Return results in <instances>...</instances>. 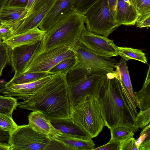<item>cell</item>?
Returning a JSON list of instances; mask_svg holds the SVG:
<instances>
[{
  "mask_svg": "<svg viewBox=\"0 0 150 150\" xmlns=\"http://www.w3.org/2000/svg\"><path fill=\"white\" fill-rule=\"evenodd\" d=\"M65 74L53 77L28 99L18 102L19 108L38 111L49 120L70 117L71 106Z\"/></svg>",
  "mask_w": 150,
  "mask_h": 150,
  "instance_id": "6da1fadb",
  "label": "cell"
},
{
  "mask_svg": "<svg viewBox=\"0 0 150 150\" xmlns=\"http://www.w3.org/2000/svg\"><path fill=\"white\" fill-rule=\"evenodd\" d=\"M106 75L107 79L97 98L100 113L105 126L110 129L123 124H133L119 81L112 73Z\"/></svg>",
  "mask_w": 150,
  "mask_h": 150,
  "instance_id": "7a4b0ae2",
  "label": "cell"
},
{
  "mask_svg": "<svg viewBox=\"0 0 150 150\" xmlns=\"http://www.w3.org/2000/svg\"><path fill=\"white\" fill-rule=\"evenodd\" d=\"M85 23L84 14L73 10L70 11L45 33L38 52L71 47L79 41L86 28Z\"/></svg>",
  "mask_w": 150,
  "mask_h": 150,
  "instance_id": "3957f363",
  "label": "cell"
},
{
  "mask_svg": "<svg viewBox=\"0 0 150 150\" xmlns=\"http://www.w3.org/2000/svg\"><path fill=\"white\" fill-rule=\"evenodd\" d=\"M97 98L91 94H87L76 104L71 106V118L91 138L97 137L105 126Z\"/></svg>",
  "mask_w": 150,
  "mask_h": 150,
  "instance_id": "277c9868",
  "label": "cell"
},
{
  "mask_svg": "<svg viewBox=\"0 0 150 150\" xmlns=\"http://www.w3.org/2000/svg\"><path fill=\"white\" fill-rule=\"evenodd\" d=\"M86 29L108 38L120 25L115 21L107 0H98L85 13Z\"/></svg>",
  "mask_w": 150,
  "mask_h": 150,
  "instance_id": "5b68a950",
  "label": "cell"
},
{
  "mask_svg": "<svg viewBox=\"0 0 150 150\" xmlns=\"http://www.w3.org/2000/svg\"><path fill=\"white\" fill-rule=\"evenodd\" d=\"M9 135L11 150H46L50 140V137L28 124L18 126Z\"/></svg>",
  "mask_w": 150,
  "mask_h": 150,
  "instance_id": "8992f818",
  "label": "cell"
},
{
  "mask_svg": "<svg viewBox=\"0 0 150 150\" xmlns=\"http://www.w3.org/2000/svg\"><path fill=\"white\" fill-rule=\"evenodd\" d=\"M76 56L73 52L67 47H57L42 52L38 50L28 61L22 73L48 72L61 61Z\"/></svg>",
  "mask_w": 150,
  "mask_h": 150,
  "instance_id": "52a82bcc",
  "label": "cell"
},
{
  "mask_svg": "<svg viewBox=\"0 0 150 150\" xmlns=\"http://www.w3.org/2000/svg\"><path fill=\"white\" fill-rule=\"evenodd\" d=\"M75 53L79 63L90 70L91 74L107 75L114 70L115 60L98 55L79 41L69 47Z\"/></svg>",
  "mask_w": 150,
  "mask_h": 150,
  "instance_id": "ba28073f",
  "label": "cell"
},
{
  "mask_svg": "<svg viewBox=\"0 0 150 150\" xmlns=\"http://www.w3.org/2000/svg\"><path fill=\"white\" fill-rule=\"evenodd\" d=\"M127 62L122 58L116 64V70L112 73L120 84L122 96L134 122L138 113L137 107L139 108L140 106L134 93Z\"/></svg>",
  "mask_w": 150,
  "mask_h": 150,
  "instance_id": "9c48e42d",
  "label": "cell"
},
{
  "mask_svg": "<svg viewBox=\"0 0 150 150\" xmlns=\"http://www.w3.org/2000/svg\"><path fill=\"white\" fill-rule=\"evenodd\" d=\"M107 78L105 74H91L74 85L68 86L70 106L76 104L81 98L87 94H91L98 97Z\"/></svg>",
  "mask_w": 150,
  "mask_h": 150,
  "instance_id": "30bf717a",
  "label": "cell"
},
{
  "mask_svg": "<svg viewBox=\"0 0 150 150\" xmlns=\"http://www.w3.org/2000/svg\"><path fill=\"white\" fill-rule=\"evenodd\" d=\"M56 0H35L26 17L12 26L13 35L38 27Z\"/></svg>",
  "mask_w": 150,
  "mask_h": 150,
  "instance_id": "8fae6325",
  "label": "cell"
},
{
  "mask_svg": "<svg viewBox=\"0 0 150 150\" xmlns=\"http://www.w3.org/2000/svg\"><path fill=\"white\" fill-rule=\"evenodd\" d=\"M79 41L85 47L100 56L110 58L118 55L117 46L113 40L84 29Z\"/></svg>",
  "mask_w": 150,
  "mask_h": 150,
  "instance_id": "7c38bea8",
  "label": "cell"
},
{
  "mask_svg": "<svg viewBox=\"0 0 150 150\" xmlns=\"http://www.w3.org/2000/svg\"><path fill=\"white\" fill-rule=\"evenodd\" d=\"M50 75L35 81L21 84L6 86L0 84V93L6 96H16L24 100L29 98L54 76Z\"/></svg>",
  "mask_w": 150,
  "mask_h": 150,
  "instance_id": "4fadbf2b",
  "label": "cell"
},
{
  "mask_svg": "<svg viewBox=\"0 0 150 150\" xmlns=\"http://www.w3.org/2000/svg\"><path fill=\"white\" fill-rule=\"evenodd\" d=\"M41 41L36 43L9 47L10 65L14 71V75L22 74L33 54L39 49Z\"/></svg>",
  "mask_w": 150,
  "mask_h": 150,
  "instance_id": "5bb4252c",
  "label": "cell"
},
{
  "mask_svg": "<svg viewBox=\"0 0 150 150\" xmlns=\"http://www.w3.org/2000/svg\"><path fill=\"white\" fill-rule=\"evenodd\" d=\"M73 0H56L38 27L45 33L72 10Z\"/></svg>",
  "mask_w": 150,
  "mask_h": 150,
  "instance_id": "9a60e30c",
  "label": "cell"
},
{
  "mask_svg": "<svg viewBox=\"0 0 150 150\" xmlns=\"http://www.w3.org/2000/svg\"><path fill=\"white\" fill-rule=\"evenodd\" d=\"M138 16L133 0H117L115 19L119 25H134Z\"/></svg>",
  "mask_w": 150,
  "mask_h": 150,
  "instance_id": "2e32d148",
  "label": "cell"
},
{
  "mask_svg": "<svg viewBox=\"0 0 150 150\" xmlns=\"http://www.w3.org/2000/svg\"><path fill=\"white\" fill-rule=\"evenodd\" d=\"M45 33L37 27L25 33L14 35L8 39L2 42L10 48L34 44L41 41Z\"/></svg>",
  "mask_w": 150,
  "mask_h": 150,
  "instance_id": "e0dca14e",
  "label": "cell"
},
{
  "mask_svg": "<svg viewBox=\"0 0 150 150\" xmlns=\"http://www.w3.org/2000/svg\"><path fill=\"white\" fill-rule=\"evenodd\" d=\"M50 120L55 128L62 133L80 139H92L86 132L75 124L70 117Z\"/></svg>",
  "mask_w": 150,
  "mask_h": 150,
  "instance_id": "ac0fdd59",
  "label": "cell"
},
{
  "mask_svg": "<svg viewBox=\"0 0 150 150\" xmlns=\"http://www.w3.org/2000/svg\"><path fill=\"white\" fill-rule=\"evenodd\" d=\"M28 117V125L39 132L52 137L58 131L52 125L50 120L39 111H33Z\"/></svg>",
  "mask_w": 150,
  "mask_h": 150,
  "instance_id": "d6986e66",
  "label": "cell"
},
{
  "mask_svg": "<svg viewBox=\"0 0 150 150\" xmlns=\"http://www.w3.org/2000/svg\"><path fill=\"white\" fill-rule=\"evenodd\" d=\"M29 11L26 7L6 4L0 14L1 23L8 24L12 27L21 21L26 17Z\"/></svg>",
  "mask_w": 150,
  "mask_h": 150,
  "instance_id": "ffe728a7",
  "label": "cell"
},
{
  "mask_svg": "<svg viewBox=\"0 0 150 150\" xmlns=\"http://www.w3.org/2000/svg\"><path fill=\"white\" fill-rule=\"evenodd\" d=\"M51 138L62 142L71 150H90L95 148V144L92 139L79 138L66 135L59 131Z\"/></svg>",
  "mask_w": 150,
  "mask_h": 150,
  "instance_id": "44dd1931",
  "label": "cell"
},
{
  "mask_svg": "<svg viewBox=\"0 0 150 150\" xmlns=\"http://www.w3.org/2000/svg\"><path fill=\"white\" fill-rule=\"evenodd\" d=\"M139 128L132 123L123 124L111 128L110 140L121 142L133 136Z\"/></svg>",
  "mask_w": 150,
  "mask_h": 150,
  "instance_id": "7402d4cb",
  "label": "cell"
},
{
  "mask_svg": "<svg viewBox=\"0 0 150 150\" xmlns=\"http://www.w3.org/2000/svg\"><path fill=\"white\" fill-rule=\"evenodd\" d=\"M150 65H149L145 82L141 89L134 92L140 106V110L150 108Z\"/></svg>",
  "mask_w": 150,
  "mask_h": 150,
  "instance_id": "603a6c76",
  "label": "cell"
},
{
  "mask_svg": "<svg viewBox=\"0 0 150 150\" xmlns=\"http://www.w3.org/2000/svg\"><path fill=\"white\" fill-rule=\"evenodd\" d=\"M49 72H34L22 73L14 75L8 82L3 83L6 86L21 84L33 82L48 76Z\"/></svg>",
  "mask_w": 150,
  "mask_h": 150,
  "instance_id": "cb8c5ba5",
  "label": "cell"
},
{
  "mask_svg": "<svg viewBox=\"0 0 150 150\" xmlns=\"http://www.w3.org/2000/svg\"><path fill=\"white\" fill-rule=\"evenodd\" d=\"M91 74L89 69L79 63L65 74L68 86L74 85Z\"/></svg>",
  "mask_w": 150,
  "mask_h": 150,
  "instance_id": "d4e9b609",
  "label": "cell"
},
{
  "mask_svg": "<svg viewBox=\"0 0 150 150\" xmlns=\"http://www.w3.org/2000/svg\"><path fill=\"white\" fill-rule=\"evenodd\" d=\"M118 55L120 56L126 62L130 59H134L144 64H147L146 54L138 49L127 47H117Z\"/></svg>",
  "mask_w": 150,
  "mask_h": 150,
  "instance_id": "484cf974",
  "label": "cell"
},
{
  "mask_svg": "<svg viewBox=\"0 0 150 150\" xmlns=\"http://www.w3.org/2000/svg\"><path fill=\"white\" fill-rule=\"evenodd\" d=\"M79 63L76 56L65 59L55 66L48 72L51 75L66 74Z\"/></svg>",
  "mask_w": 150,
  "mask_h": 150,
  "instance_id": "4316f807",
  "label": "cell"
},
{
  "mask_svg": "<svg viewBox=\"0 0 150 150\" xmlns=\"http://www.w3.org/2000/svg\"><path fill=\"white\" fill-rule=\"evenodd\" d=\"M17 100L11 96H3L0 94V113L12 115L17 107Z\"/></svg>",
  "mask_w": 150,
  "mask_h": 150,
  "instance_id": "83f0119b",
  "label": "cell"
},
{
  "mask_svg": "<svg viewBox=\"0 0 150 150\" xmlns=\"http://www.w3.org/2000/svg\"><path fill=\"white\" fill-rule=\"evenodd\" d=\"M18 125L13 120L12 115L0 113V127L9 133L13 132Z\"/></svg>",
  "mask_w": 150,
  "mask_h": 150,
  "instance_id": "f1b7e54d",
  "label": "cell"
},
{
  "mask_svg": "<svg viewBox=\"0 0 150 150\" xmlns=\"http://www.w3.org/2000/svg\"><path fill=\"white\" fill-rule=\"evenodd\" d=\"M98 0H73L72 10L84 14Z\"/></svg>",
  "mask_w": 150,
  "mask_h": 150,
  "instance_id": "f546056e",
  "label": "cell"
},
{
  "mask_svg": "<svg viewBox=\"0 0 150 150\" xmlns=\"http://www.w3.org/2000/svg\"><path fill=\"white\" fill-rule=\"evenodd\" d=\"M150 122V108L140 110L135 117L134 124L139 128L143 129Z\"/></svg>",
  "mask_w": 150,
  "mask_h": 150,
  "instance_id": "4dcf8cb0",
  "label": "cell"
},
{
  "mask_svg": "<svg viewBox=\"0 0 150 150\" xmlns=\"http://www.w3.org/2000/svg\"><path fill=\"white\" fill-rule=\"evenodd\" d=\"M9 49V47L5 43L3 42L0 43V77L6 65H10Z\"/></svg>",
  "mask_w": 150,
  "mask_h": 150,
  "instance_id": "1f68e13d",
  "label": "cell"
},
{
  "mask_svg": "<svg viewBox=\"0 0 150 150\" xmlns=\"http://www.w3.org/2000/svg\"><path fill=\"white\" fill-rule=\"evenodd\" d=\"M139 15L150 13V0H133Z\"/></svg>",
  "mask_w": 150,
  "mask_h": 150,
  "instance_id": "d6a6232c",
  "label": "cell"
},
{
  "mask_svg": "<svg viewBox=\"0 0 150 150\" xmlns=\"http://www.w3.org/2000/svg\"><path fill=\"white\" fill-rule=\"evenodd\" d=\"M13 35L12 27L8 24L1 23L0 24V38L3 41L7 40Z\"/></svg>",
  "mask_w": 150,
  "mask_h": 150,
  "instance_id": "836d02e7",
  "label": "cell"
},
{
  "mask_svg": "<svg viewBox=\"0 0 150 150\" xmlns=\"http://www.w3.org/2000/svg\"><path fill=\"white\" fill-rule=\"evenodd\" d=\"M133 136L120 142L119 150H139Z\"/></svg>",
  "mask_w": 150,
  "mask_h": 150,
  "instance_id": "e575fe53",
  "label": "cell"
},
{
  "mask_svg": "<svg viewBox=\"0 0 150 150\" xmlns=\"http://www.w3.org/2000/svg\"><path fill=\"white\" fill-rule=\"evenodd\" d=\"M136 27L139 28L150 26V13L139 15L136 21Z\"/></svg>",
  "mask_w": 150,
  "mask_h": 150,
  "instance_id": "d590c367",
  "label": "cell"
},
{
  "mask_svg": "<svg viewBox=\"0 0 150 150\" xmlns=\"http://www.w3.org/2000/svg\"><path fill=\"white\" fill-rule=\"evenodd\" d=\"M50 140L47 150H69L71 149L62 142L50 137Z\"/></svg>",
  "mask_w": 150,
  "mask_h": 150,
  "instance_id": "8d00e7d4",
  "label": "cell"
},
{
  "mask_svg": "<svg viewBox=\"0 0 150 150\" xmlns=\"http://www.w3.org/2000/svg\"><path fill=\"white\" fill-rule=\"evenodd\" d=\"M150 138V124L147 125L143 128L140 134L139 137L135 139V143L139 149L142 143L145 140Z\"/></svg>",
  "mask_w": 150,
  "mask_h": 150,
  "instance_id": "74e56055",
  "label": "cell"
},
{
  "mask_svg": "<svg viewBox=\"0 0 150 150\" xmlns=\"http://www.w3.org/2000/svg\"><path fill=\"white\" fill-rule=\"evenodd\" d=\"M120 142L110 140L106 144L95 148L93 150H119Z\"/></svg>",
  "mask_w": 150,
  "mask_h": 150,
  "instance_id": "f35d334b",
  "label": "cell"
},
{
  "mask_svg": "<svg viewBox=\"0 0 150 150\" xmlns=\"http://www.w3.org/2000/svg\"><path fill=\"white\" fill-rule=\"evenodd\" d=\"M29 0H9L6 5L21 7H26Z\"/></svg>",
  "mask_w": 150,
  "mask_h": 150,
  "instance_id": "ab89813d",
  "label": "cell"
},
{
  "mask_svg": "<svg viewBox=\"0 0 150 150\" xmlns=\"http://www.w3.org/2000/svg\"><path fill=\"white\" fill-rule=\"evenodd\" d=\"M107 1L110 10L115 19L117 4V0H107Z\"/></svg>",
  "mask_w": 150,
  "mask_h": 150,
  "instance_id": "60d3db41",
  "label": "cell"
},
{
  "mask_svg": "<svg viewBox=\"0 0 150 150\" xmlns=\"http://www.w3.org/2000/svg\"><path fill=\"white\" fill-rule=\"evenodd\" d=\"M139 150H150V138L144 140L140 144Z\"/></svg>",
  "mask_w": 150,
  "mask_h": 150,
  "instance_id": "b9f144b4",
  "label": "cell"
},
{
  "mask_svg": "<svg viewBox=\"0 0 150 150\" xmlns=\"http://www.w3.org/2000/svg\"><path fill=\"white\" fill-rule=\"evenodd\" d=\"M11 146L8 143H0V150H11Z\"/></svg>",
  "mask_w": 150,
  "mask_h": 150,
  "instance_id": "7bdbcfd3",
  "label": "cell"
},
{
  "mask_svg": "<svg viewBox=\"0 0 150 150\" xmlns=\"http://www.w3.org/2000/svg\"><path fill=\"white\" fill-rule=\"evenodd\" d=\"M9 0H0V15L3 7L5 6ZM1 21L0 20V24Z\"/></svg>",
  "mask_w": 150,
  "mask_h": 150,
  "instance_id": "ee69618b",
  "label": "cell"
},
{
  "mask_svg": "<svg viewBox=\"0 0 150 150\" xmlns=\"http://www.w3.org/2000/svg\"><path fill=\"white\" fill-rule=\"evenodd\" d=\"M35 0H29L26 8L29 10L33 6Z\"/></svg>",
  "mask_w": 150,
  "mask_h": 150,
  "instance_id": "f6af8a7d",
  "label": "cell"
},
{
  "mask_svg": "<svg viewBox=\"0 0 150 150\" xmlns=\"http://www.w3.org/2000/svg\"><path fill=\"white\" fill-rule=\"evenodd\" d=\"M2 40H1V38H0V43L2 42Z\"/></svg>",
  "mask_w": 150,
  "mask_h": 150,
  "instance_id": "bcb514c9",
  "label": "cell"
},
{
  "mask_svg": "<svg viewBox=\"0 0 150 150\" xmlns=\"http://www.w3.org/2000/svg\"></svg>",
  "mask_w": 150,
  "mask_h": 150,
  "instance_id": "7dc6e473",
  "label": "cell"
}]
</instances>
